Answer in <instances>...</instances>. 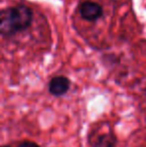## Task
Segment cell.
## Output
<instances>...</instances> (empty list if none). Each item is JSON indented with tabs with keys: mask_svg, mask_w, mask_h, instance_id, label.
<instances>
[{
	"mask_svg": "<svg viewBox=\"0 0 146 147\" xmlns=\"http://www.w3.org/2000/svg\"><path fill=\"white\" fill-rule=\"evenodd\" d=\"M16 147H40L38 143L34 141H30V140H25V141L20 142Z\"/></svg>",
	"mask_w": 146,
	"mask_h": 147,
	"instance_id": "obj_5",
	"label": "cell"
},
{
	"mask_svg": "<svg viewBox=\"0 0 146 147\" xmlns=\"http://www.w3.org/2000/svg\"><path fill=\"white\" fill-rule=\"evenodd\" d=\"M33 20V12L25 4L9 6L0 13V33L3 37H10L23 32L30 27Z\"/></svg>",
	"mask_w": 146,
	"mask_h": 147,
	"instance_id": "obj_1",
	"label": "cell"
},
{
	"mask_svg": "<svg viewBox=\"0 0 146 147\" xmlns=\"http://www.w3.org/2000/svg\"><path fill=\"white\" fill-rule=\"evenodd\" d=\"M71 81L64 75H57L52 77L48 82V92L54 97L65 95L70 89Z\"/></svg>",
	"mask_w": 146,
	"mask_h": 147,
	"instance_id": "obj_3",
	"label": "cell"
},
{
	"mask_svg": "<svg viewBox=\"0 0 146 147\" xmlns=\"http://www.w3.org/2000/svg\"><path fill=\"white\" fill-rule=\"evenodd\" d=\"M1 147H11L10 145H7V144H4V145H2Z\"/></svg>",
	"mask_w": 146,
	"mask_h": 147,
	"instance_id": "obj_6",
	"label": "cell"
},
{
	"mask_svg": "<svg viewBox=\"0 0 146 147\" xmlns=\"http://www.w3.org/2000/svg\"><path fill=\"white\" fill-rule=\"evenodd\" d=\"M117 142L118 139L113 132H106L95 136L91 141V145L92 147H116Z\"/></svg>",
	"mask_w": 146,
	"mask_h": 147,
	"instance_id": "obj_4",
	"label": "cell"
},
{
	"mask_svg": "<svg viewBox=\"0 0 146 147\" xmlns=\"http://www.w3.org/2000/svg\"><path fill=\"white\" fill-rule=\"evenodd\" d=\"M78 11L82 19L88 22H94L103 16V8L97 2L86 0L79 4Z\"/></svg>",
	"mask_w": 146,
	"mask_h": 147,
	"instance_id": "obj_2",
	"label": "cell"
},
{
	"mask_svg": "<svg viewBox=\"0 0 146 147\" xmlns=\"http://www.w3.org/2000/svg\"><path fill=\"white\" fill-rule=\"evenodd\" d=\"M144 95H145V98H146V88L144 89Z\"/></svg>",
	"mask_w": 146,
	"mask_h": 147,
	"instance_id": "obj_7",
	"label": "cell"
}]
</instances>
